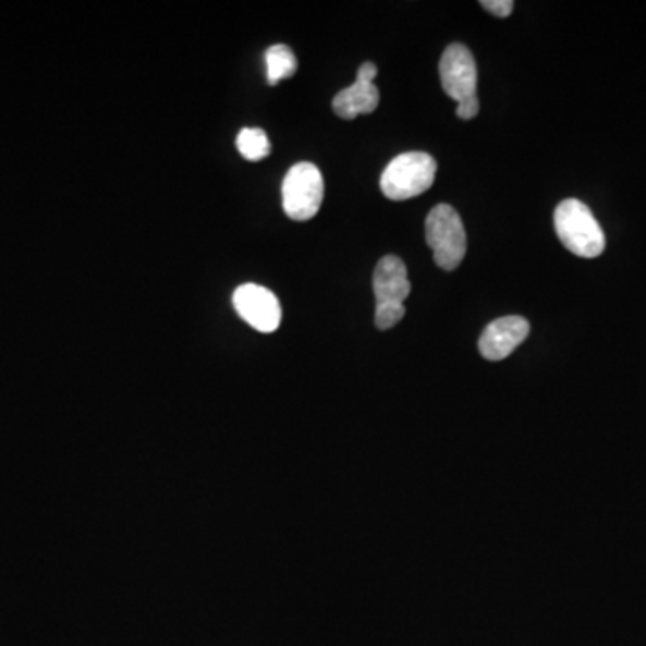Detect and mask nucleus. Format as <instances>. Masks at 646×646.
Masks as SVG:
<instances>
[{
    "label": "nucleus",
    "mask_w": 646,
    "mask_h": 646,
    "mask_svg": "<svg viewBox=\"0 0 646 646\" xmlns=\"http://www.w3.org/2000/svg\"><path fill=\"white\" fill-rule=\"evenodd\" d=\"M479 112V101L478 97H471L467 101L459 102V108H456V115H459L462 121H471V119L476 118Z\"/></svg>",
    "instance_id": "14"
},
{
    "label": "nucleus",
    "mask_w": 646,
    "mask_h": 646,
    "mask_svg": "<svg viewBox=\"0 0 646 646\" xmlns=\"http://www.w3.org/2000/svg\"><path fill=\"white\" fill-rule=\"evenodd\" d=\"M412 293L406 265L395 255H387L377 263L374 271L376 304H404Z\"/></svg>",
    "instance_id": "8"
},
{
    "label": "nucleus",
    "mask_w": 646,
    "mask_h": 646,
    "mask_svg": "<svg viewBox=\"0 0 646 646\" xmlns=\"http://www.w3.org/2000/svg\"><path fill=\"white\" fill-rule=\"evenodd\" d=\"M234 307L237 315L254 327L255 331L273 332L282 320V307L270 290L263 285L243 284L234 291Z\"/></svg>",
    "instance_id": "6"
},
{
    "label": "nucleus",
    "mask_w": 646,
    "mask_h": 646,
    "mask_svg": "<svg viewBox=\"0 0 646 646\" xmlns=\"http://www.w3.org/2000/svg\"><path fill=\"white\" fill-rule=\"evenodd\" d=\"M482 5L489 13H492V15L499 16V19H507L514 11V2L512 0H484Z\"/></svg>",
    "instance_id": "13"
},
{
    "label": "nucleus",
    "mask_w": 646,
    "mask_h": 646,
    "mask_svg": "<svg viewBox=\"0 0 646 646\" xmlns=\"http://www.w3.org/2000/svg\"><path fill=\"white\" fill-rule=\"evenodd\" d=\"M529 334L528 320L523 316H503L485 327L479 338V352L489 362H501L509 357Z\"/></svg>",
    "instance_id": "7"
},
{
    "label": "nucleus",
    "mask_w": 646,
    "mask_h": 646,
    "mask_svg": "<svg viewBox=\"0 0 646 646\" xmlns=\"http://www.w3.org/2000/svg\"><path fill=\"white\" fill-rule=\"evenodd\" d=\"M437 160L423 151H410L393 158L381 174V191L388 199L415 198L431 188Z\"/></svg>",
    "instance_id": "2"
},
{
    "label": "nucleus",
    "mask_w": 646,
    "mask_h": 646,
    "mask_svg": "<svg viewBox=\"0 0 646 646\" xmlns=\"http://www.w3.org/2000/svg\"><path fill=\"white\" fill-rule=\"evenodd\" d=\"M426 241L442 270L453 271L467 254V234L462 218L451 205H437L426 218Z\"/></svg>",
    "instance_id": "3"
},
{
    "label": "nucleus",
    "mask_w": 646,
    "mask_h": 646,
    "mask_svg": "<svg viewBox=\"0 0 646 646\" xmlns=\"http://www.w3.org/2000/svg\"><path fill=\"white\" fill-rule=\"evenodd\" d=\"M324 202V176L315 163H295L282 184V205L293 221L315 218Z\"/></svg>",
    "instance_id": "4"
},
{
    "label": "nucleus",
    "mask_w": 646,
    "mask_h": 646,
    "mask_svg": "<svg viewBox=\"0 0 646 646\" xmlns=\"http://www.w3.org/2000/svg\"><path fill=\"white\" fill-rule=\"evenodd\" d=\"M554 230L560 243L570 249L571 254L595 259L606 249V235L600 223L596 221L587 205L581 199H564L554 209Z\"/></svg>",
    "instance_id": "1"
},
{
    "label": "nucleus",
    "mask_w": 646,
    "mask_h": 646,
    "mask_svg": "<svg viewBox=\"0 0 646 646\" xmlns=\"http://www.w3.org/2000/svg\"><path fill=\"white\" fill-rule=\"evenodd\" d=\"M235 146H237L241 157H245L249 162H259L271 154L270 138L260 127L241 130L240 135L235 138Z\"/></svg>",
    "instance_id": "11"
},
{
    "label": "nucleus",
    "mask_w": 646,
    "mask_h": 646,
    "mask_svg": "<svg viewBox=\"0 0 646 646\" xmlns=\"http://www.w3.org/2000/svg\"><path fill=\"white\" fill-rule=\"evenodd\" d=\"M377 76V66L374 63H363L359 66V71H357V80H362V82H370L374 83Z\"/></svg>",
    "instance_id": "15"
},
{
    "label": "nucleus",
    "mask_w": 646,
    "mask_h": 646,
    "mask_svg": "<svg viewBox=\"0 0 646 646\" xmlns=\"http://www.w3.org/2000/svg\"><path fill=\"white\" fill-rule=\"evenodd\" d=\"M440 82L443 93L456 102L476 97L478 69L473 52L468 51L467 47L453 44L443 51L440 58Z\"/></svg>",
    "instance_id": "5"
},
{
    "label": "nucleus",
    "mask_w": 646,
    "mask_h": 646,
    "mask_svg": "<svg viewBox=\"0 0 646 646\" xmlns=\"http://www.w3.org/2000/svg\"><path fill=\"white\" fill-rule=\"evenodd\" d=\"M377 107H379V90L374 83L362 82V80H356L354 85L343 88L332 101V108L338 118L345 121L376 112Z\"/></svg>",
    "instance_id": "9"
},
{
    "label": "nucleus",
    "mask_w": 646,
    "mask_h": 646,
    "mask_svg": "<svg viewBox=\"0 0 646 646\" xmlns=\"http://www.w3.org/2000/svg\"><path fill=\"white\" fill-rule=\"evenodd\" d=\"M298 62L296 57L288 46H273L266 51V72H268V83L277 85L280 80L295 76Z\"/></svg>",
    "instance_id": "10"
},
{
    "label": "nucleus",
    "mask_w": 646,
    "mask_h": 646,
    "mask_svg": "<svg viewBox=\"0 0 646 646\" xmlns=\"http://www.w3.org/2000/svg\"><path fill=\"white\" fill-rule=\"evenodd\" d=\"M406 315L404 304H377L376 306V326L381 331L392 329Z\"/></svg>",
    "instance_id": "12"
}]
</instances>
